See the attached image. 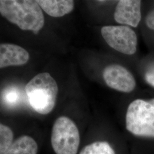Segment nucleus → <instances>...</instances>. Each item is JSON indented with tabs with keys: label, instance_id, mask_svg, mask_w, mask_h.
<instances>
[{
	"label": "nucleus",
	"instance_id": "obj_5",
	"mask_svg": "<svg viewBox=\"0 0 154 154\" xmlns=\"http://www.w3.org/2000/svg\"><path fill=\"white\" fill-rule=\"evenodd\" d=\"M101 34L106 43L116 51L127 55L137 51V36L132 29L127 26H105Z\"/></svg>",
	"mask_w": 154,
	"mask_h": 154
},
{
	"label": "nucleus",
	"instance_id": "obj_10",
	"mask_svg": "<svg viewBox=\"0 0 154 154\" xmlns=\"http://www.w3.org/2000/svg\"><path fill=\"white\" fill-rule=\"evenodd\" d=\"M38 145L30 137L24 135L17 138L3 154H37Z\"/></svg>",
	"mask_w": 154,
	"mask_h": 154
},
{
	"label": "nucleus",
	"instance_id": "obj_15",
	"mask_svg": "<svg viewBox=\"0 0 154 154\" xmlns=\"http://www.w3.org/2000/svg\"><path fill=\"white\" fill-rule=\"evenodd\" d=\"M146 23L149 29L154 30V10L147 14L146 18Z\"/></svg>",
	"mask_w": 154,
	"mask_h": 154
},
{
	"label": "nucleus",
	"instance_id": "obj_8",
	"mask_svg": "<svg viewBox=\"0 0 154 154\" xmlns=\"http://www.w3.org/2000/svg\"><path fill=\"white\" fill-rule=\"evenodd\" d=\"M29 54L22 47L12 44L0 45V68L21 66L28 62Z\"/></svg>",
	"mask_w": 154,
	"mask_h": 154
},
{
	"label": "nucleus",
	"instance_id": "obj_14",
	"mask_svg": "<svg viewBox=\"0 0 154 154\" xmlns=\"http://www.w3.org/2000/svg\"><path fill=\"white\" fill-rule=\"evenodd\" d=\"M144 78L147 83L154 88V63L151 64L147 69Z\"/></svg>",
	"mask_w": 154,
	"mask_h": 154
},
{
	"label": "nucleus",
	"instance_id": "obj_12",
	"mask_svg": "<svg viewBox=\"0 0 154 154\" xmlns=\"http://www.w3.org/2000/svg\"><path fill=\"white\" fill-rule=\"evenodd\" d=\"M79 154H116L107 142H95L86 146Z\"/></svg>",
	"mask_w": 154,
	"mask_h": 154
},
{
	"label": "nucleus",
	"instance_id": "obj_4",
	"mask_svg": "<svg viewBox=\"0 0 154 154\" xmlns=\"http://www.w3.org/2000/svg\"><path fill=\"white\" fill-rule=\"evenodd\" d=\"M51 142L56 154H77L79 143V132L70 118L60 116L52 128Z\"/></svg>",
	"mask_w": 154,
	"mask_h": 154
},
{
	"label": "nucleus",
	"instance_id": "obj_11",
	"mask_svg": "<svg viewBox=\"0 0 154 154\" xmlns=\"http://www.w3.org/2000/svg\"><path fill=\"white\" fill-rule=\"evenodd\" d=\"M25 98L21 88L16 86H10L2 91L1 101L3 106L8 108H15L21 105Z\"/></svg>",
	"mask_w": 154,
	"mask_h": 154
},
{
	"label": "nucleus",
	"instance_id": "obj_9",
	"mask_svg": "<svg viewBox=\"0 0 154 154\" xmlns=\"http://www.w3.org/2000/svg\"><path fill=\"white\" fill-rule=\"evenodd\" d=\"M37 2L44 11L53 17H61L72 12L74 8L72 0H38Z\"/></svg>",
	"mask_w": 154,
	"mask_h": 154
},
{
	"label": "nucleus",
	"instance_id": "obj_1",
	"mask_svg": "<svg viewBox=\"0 0 154 154\" xmlns=\"http://www.w3.org/2000/svg\"><path fill=\"white\" fill-rule=\"evenodd\" d=\"M0 13L22 30L32 31L35 34L44 26V16L36 1L1 0Z\"/></svg>",
	"mask_w": 154,
	"mask_h": 154
},
{
	"label": "nucleus",
	"instance_id": "obj_3",
	"mask_svg": "<svg viewBox=\"0 0 154 154\" xmlns=\"http://www.w3.org/2000/svg\"><path fill=\"white\" fill-rule=\"evenodd\" d=\"M126 125L127 130L134 135L154 138V98L132 102L127 110Z\"/></svg>",
	"mask_w": 154,
	"mask_h": 154
},
{
	"label": "nucleus",
	"instance_id": "obj_2",
	"mask_svg": "<svg viewBox=\"0 0 154 154\" xmlns=\"http://www.w3.org/2000/svg\"><path fill=\"white\" fill-rule=\"evenodd\" d=\"M28 102L37 112L46 115L53 110L58 92L55 79L48 72L37 74L25 88Z\"/></svg>",
	"mask_w": 154,
	"mask_h": 154
},
{
	"label": "nucleus",
	"instance_id": "obj_7",
	"mask_svg": "<svg viewBox=\"0 0 154 154\" xmlns=\"http://www.w3.org/2000/svg\"><path fill=\"white\" fill-rule=\"evenodd\" d=\"M141 1L121 0L114 12V19L120 24L137 27L141 20Z\"/></svg>",
	"mask_w": 154,
	"mask_h": 154
},
{
	"label": "nucleus",
	"instance_id": "obj_6",
	"mask_svg": "<svg viewBox=\"0 0 154 154\" xmlns=\"http://www.w3.org/2000/svg\"><path fill=\"white\" fill-rule=\"evenodd\" d=\"M106 85L116 90L130 93L136 86V82L131 72L119 65L107 66L103 72Z\"/></svg>",
	"mask_w": 154,
	"mask_h": 154
},
{
	"label": "nucleus",
	"instance_id": "obj_13",
	"mask_svg": "<svg viewBox=\"0 0 154 154\" xmlns=\"http://www.w3.org/2000/svg\"><path fill=\"white\" fill-rule=\"evenodd\" d=\"M13 134L9 127L4 125H0V154L5 153L12 143Z\"/></svg>",
	"mask_w": 154,
	"mask_h": 154
}]
</instances>
